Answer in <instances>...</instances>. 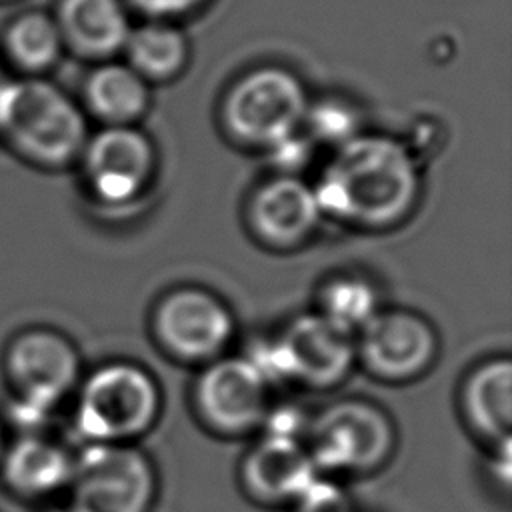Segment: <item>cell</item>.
I'll use <instances>...</instances> for the list:
<instances>
[{"label":"cell","instance_id":"obj_1","mask_svg":"<svg viewBox=\"0 0 512 512\" xmlns=\"http://www.w3.org/2000/svg\"><path fill=\"white\" fill-rule=\"evenodd\" d=\"M312 186L322 216L364 230H384L416 208L420 162L402 138L360 132L334 148Z\"/></svg>","mask_w":512,"mask_h":512},{"label":"cell","instance_id":"obj_2","mask_svg":"<svg viewBox=\"0 0 512 512\" xmlns=\"http://www.w3.org/2000/svg\"><path fill=\"white\" fill-rule=\"evenodd\" d=\"M84 108L44 76L6 78L0 90V142L40 170L76 166L86 142Z\"/></svg>","mask_w":512,"mask_h":512},{"label":"cell","instance_id":"obj_3","mask_svg":"<svg viewBox=\"0 0 512 512\" xmlns=\"http://www.w3.org/2000/svg\"><path fill=\"white\" fill-rule=\"evenodd\" d=\"M2 372L12 394L10 414L20 434L42 432L52 412L76 392L82 360L64 332L52 326H28L6 342Z\"/></svg>","mask_w":512,"mask_h":512},{"label":"cell","instance_id":"obj_4","mask_svg":"<svg viewBox=\"0 0 512 512\" xmlns=\"http://www.w3.org/2000/svg\"><path fill=\"white\" fill-rule=\"evenodd\" d=\"M74 394V428L86 444H130L154 426L162 406L154 376L124 360L82 376Z\"/></svg>","mask_w":512,"mask_h":512},{"label":"cell","instance_id":"obj_5","mask_svg":"<svg viewBox=\"0 0 512 512\" xmlns=\"http://www.w3.org/2000/svg\"><path fill=\"white\" fill-rule=\"evenodd\" d=\"M246 356L272 386L288 380L324 390L348 376L356 362V348L354 336L318 312H306L294 316L278 336L254 344Z\"/></svg>","mask_w":512,"mask_h":512},{"label":"cell","instance_id":"obj_6","mask_svg":"<svg viewBox=\"0 0 512 512\" xmlns=\"http://www.w3.org/2000/svg\"><path fill=\"white\" fill-rule=\"evenodd\" d=\"M302 440L320 474H370L388 462L396 430L378 404L344 398L312 416Z\"/></svg>","mask_w":512,"mask_h":512},{"label":"cell","instance_id":"obj_7","mask_svg":"<svg viewBox=\"0 0 512 512\" xmlns=\"http://www.w3.org/2000/svg\"><path fill=\"white\" fill-rule=\"evenodd\" d=\"M308 102L306 88L294 72L282 66H258L228 88L222 126L234 142L270 150L302 130Z\"/></svg>","mask_w":512,"mask_h":512},{"label":"cell","instance_id":"obj_8","mask_svg":"<svg viewBox=\"0 0 512 512\" xmlns=\"http://www.w3.org/2000/svg\"><path fill=\"white\" fill-rule=\"evenodd\" d=\"M158 492L152 460L132 444H86L74 456L72 512H150Z\"/></svg>","mask_w":512,"mask_h":512},{"label":"cell","instance_id":"obj_9","mask_svg":"<svg viewBox=\"0 0 512 512\" xmlns=\"http://www.w3.org/2000/svg\"><path fill=\"white\" fill-rule=\"evenodd\" d=\"M152 334L172 358L206 364L224 354L234 336V316L214 292L200 286H180L156 302Z\"/></svg>","mask_w":512,"mask_h":512},{"label":"cell","instance_id":"obj_10","mask_svg":"<svg viewBox=\"0 0 512 512\" xmlns=\"http://www.w3.org/2000/svg\"><path fill=\"white\" fill-rule=\"evenodd\" d=\"M272 384L248 356H218L204 364L192 388L198 418L214 432L240 436L262 428Z\"/></svg>","mask_w":512,"mask_h":512},{"label":"cell","instance_id":"obj_11","mask_svg":"<svg viewBox=\"0 0 512 512\" xmlns=\"http://www.w3.org/2000/svg\"><path fill=\"white\" fill-rule=\"evenodd\" d=\"M76 166L96 202L126 206L150 186L156 172V150L136 126H104L88 136Z\"/></svg>","mask_w":512,"mask_h":512},{"label":"cell","instance_id":"obj_12","mask_svg":"<svg viewBox=\"0 0 512 512\" xmlns=\"http://www.w3.org/2000/svg\"><path fill=\"white\" fill-rule=\"evenodd\" d=\"M356 358L376 378L406 382L424 374L438 352L432 324L404 308H380L354 336Z\"/></svg>","mask_w":512,"mask_h":512},{"label":"cell","instance_id":"obj_13","mask_svg":"<svg viewBox=\"0 0 512 512\" xmlns=\"http://www.w3.org/2000/svg\"><path fill=\"white\" fill-rule=\"evenodd\" d=\"M322 212L314 186L292 174H274L260 182L246 202V222L254 238L274 250H292L308 242Z\"/></svg>","mask_w":512,"mask_h":512},{"label":"cell","instance_id":"obj_14","mask_svg":"<svg viewBox=\"0 0 512 512\" xmlns=\"http://www.w3.org/2000/svg\"><path fill=\"white\" fill-rule=\"evenodd\" d=\"M302 438L262 434L240 462V486L260 506H290L318 476Z\"/></svg>","mask_w":512,"mask_h":512},{"label":"cell","instance_id":"obj_15","mask_svg":"<svg viewBox=\"0 0 512 512\" xmlns=\"http://www.w3.org/2000/svg\"><path fill=\"white\" fill-rule=\"evenodd\" d=\"M74 472V456L54 438L42 432H24L0 458V480L18 498L40 502L68 490Z\"/></svg>","mask_w":512,"mask_h":512},{"label":"cell","instance_id":"obj_16","mask_svg":"<svg viewBox=\"0 0 512 512\" xmlns=\"http://www.w3.org/2000/svg\"><path fill=\"white\" fill-rule=\"evenodd\" d=\"M64 48L104 60L124 48L130 22L122 0H58L52 14Z\"/></svg>","mask_w":512,"mask_h":512},{"label":"cell","instance_id":"obj_17","mask_svg":"<svg viewBox=\"0 0 512 512\" xmlns=\"http://www.w3.org/2000/svg\"><path fill=\"white\" fill-rule=\"evenodd\" d=\"M462 412L468 426L486 442L510 440L512 428V364L508 356L478 364L462 384Z\"/></svg>","mask_w":512,"mask_h":512},{"label":"cell","instance_id":"obj_18","mask_svg":"<svg viewBox=\"0 0 512 512\" xmlns=\"http://www.w3.org/2000/svg\"><path fill=\"white\" fill-rule=\"evenodd\" d=\"M82 100L104 126H134L150 106V86L130 64L102 62L86 76Z\"/></svg>","mask_w":512,"mask_h":512},{"label":"cell","instance_id":"obj_19","mask_svg":"<svg viewBox=\"0 0 512 512\" xmlns=\"http://www.w3.org/2000/svg\"><path fill=\"white\" fill-rule=\"evenodd\" d=\"M2 54L20 76H42L64 52V42L52 14L24 10L2 32Z\"/></svg>","mask_w":512,"mask_h":512},{"label":"cell","instance_id":"obj_20","mask_svg":"<svg viewBox=\"0 0 512 512\" xmlns=\"http://www.w3.org/2000/svg\"><path fill=\"white\" fill-rule=\"evenodd\" d=\"M128 62L138 74L148 78L174 76L186 62L188 44L184 34L160 20L130 28L124 48Z\"/></svg>","mask_w":512,"mask_h":512},{"label":"cell","instance_id":"obj_21","mask_svg":"<svg viewBox=\"0 0 512 512\" xmlns=\"http://www.w3.org/2000/svg\"><path fill=\"white\" fill-rule=\"evenodd\" d=\"M380 310L378 290L366 276L344 272L322 282L316 312L350 336Z\"/></svg>","mask_w":512,"mask_h":512},{"label":"cell","instance_id":"obj_22","mask_svg":"<svg viewBox=\"0 0 512 512\" xmlns=\"http://www.w3.org/2000/svg\"><path fill=\"white\" fill-rule=\"evenodd\" d=\"M302 130L314 144L338 148L360 134V112L340 96H324L308 102Z\"/></svg>","mask_w":512,"mask_h":512},{"label":"cell","instance_id":"obj_23","mask_svg":"<svg viewBox=\"0 0 512 512\" xmlns=\"http://www.w3.org/2000/svg\"><path fill=\"white\" fill-rule=\"evenodd\" d=\"M290 508L292 512H354L350 494L326 474H318Z\"/></svg>","mask_w":512,"mask_h":512},{"label":"cell","instance_id":"obj_24","mask_svg":"<svg viewBox=\"0 0 512 512\" xmlns=\"http://www.w3.org/2000/svg\"><path fill=\"white\" fill-rule=\"evenodd\" d=\"M314 146L316 144L306 136V132L298 130L292 136H288V138L280 140L278 144H274L266 152L270 156V162L276 166L278 174L298 176L300 168L310 162Z\"/></svg>","mask_w":512,"mask_h":512},{"label":"cell","instance_id":"obj_25","mask_svg":"<svg viewBox=\"0 0 512 512\" xmlns=\"http://www.w3.org/2000/svg\"><path fill=\"white\" fill-rule=\"evenodd\" d=\"M128 2L142 14L154 20H160V18H172V16L184 14L202 0H128Z\"/></svg>","mask_w":512,"mask_h":512},{"label":"cell","instance_id":"obj_26","mask_svg":"<svg viewBox=\"0 0 512 512\" xmlns=\"http://www.w3.org/2000/svg\"><path fill=\"white\" fill-rule=\"evenodd\" d=\"M6 444H8V436H6V424H4V422H2V418H0V458H2L4 450H6Z\"/></svg>","mask_w":512,"mask_h":512},{"label":"cell","instance_id":"obj_27","mask_svg":"<svg viewBox=\"0 0 512 512\" xmlns=\"http://www.w3.org/2000/svg\"><path fill=\"white\" fill-rule=\"evenodd\" d=\"M50 512H72L68 506H64V508H54V510H50Z\"/></svg>","mask_w":512,"mask_h":512},{"label":"cell","instance_id":"obj_28","mask_svg":"<svg viewBox=\"0 0 512 512\" xmlns=\"http://www.w3.org/2000/svg\"><path fill=\"white\" fill-rule=\"evenodd\" d=\"M4 82H6V76L0 72V90H2V86H4Z\"/></svg>","mask_w":512,"mask_h":512},{"label":"cell","instance_id":"obj_29","mask_svg":"<svg viewBox=\"0 0 512 512\" xmlns=\"http://www.w3.org/2000/svg\"><path fill=\"white\" fill-rule=\"evenodd\" d=\"M0 2H6V0H0Z\"/></svg>","mask_w":512,"mask_h":512}]
</instances>
